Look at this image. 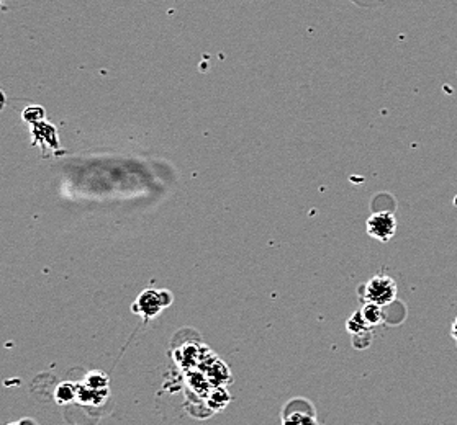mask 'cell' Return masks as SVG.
<instances>
[{
	"instance_id": "1",
	"label": "cell",
	"mask_w": 457,
	"mask_h": 425,
	"mask_svg": "<svg viewBox=\"0 0 457 425\" xmlns=\"http://www.w3.org/2000/svg\"><path fill=\"white\" fill-rule=\"evenodd\" d=\"M362 298L367 303H376L379 306H388L397 298V283L388 275H376L366 283Z\"/></svg>"
},
{
	"instance_id": "2",
	"label": "cell",
	"mask_w": 457,
	"mask_h": 425,
	"mask_svg": "<svg viewBox=\"0 0 457 425\" xmlns=\"http://www.w3.org/2000/svg\"><path fill=\"white\" fill-rule=\"evenodd\" d=\"M366 229L372 239L388 243L397 233V218L390 211H377L367 219Z\"/></svg>"
},
{
	"instance_id": "3",
	"label": "cell",
	"mask_w": 457,
	"mask_h": 425,
	"mask_svg": "<svg viewBox=\"0 0 457 425\" xmlns=\"http://www.w3.org/2000/svg\"><path fill=\"white\" fill-rule=\"evenodd\" d=\"M282 425H318L312 402H307L302 409H292L287 404L282 414Z\"/></svg>"
},
{
	"instance_id": "4",
	"label": "cell",
	"mask_w": 457,
	"mask_h": 425,
	"mask_svg": "<svg viewBox=\"0 0 457 425\" xmlns=\"http://www.w3.org/2000/svg\"><path fill=\"white\" fill-rule=\"evenodd\" d=\"M362 313V318H364V321L367 322L369 327H376V325L382 324L383 321V309L382 306L376 303H366L364 306L361 309Z\"/></svg>"
},
{
	"instance_id": "5",
	"label": "cell",
	"mask_w": 457,
	"mask_h": 425,
	"mask_svg": "<svg viewBox=\"0 0 457 425\" xmlns=\"http://www.w3.org/2000/svg\"><path fill=\"white\" fill-rule=\"evenodd\" d=\"M346 327H348V332L351 335H357V334H362V332H367V330H371L369 325H367V322L364 321V318H362L361 311H356L353 316L346 321Z\"/></svg>"
},
{
	"instance_id": "6",
	"label": "cell",
	"mask_w": 457,
	"mask_h": 425,
	"mask_svg": "<svg viewBox=\"0 0 457 425\" xmlns=\"http://www.w3.org/2000/svg\"><path fill=\"white\" fill-rule=\"evenodd\" d=\"M45 118V110L40 107H28L23 112V120L30 123H38Z\"/></svg>"
},
{
	"instance_id": "7",
	"label": "cell",
	"mask_w": 457,
	"mask_h": 425,
	"mask_svg": "<svg viewBox=\"0 0 457 425\" xmlns=\"http://www.w3.org/2000/svg\"><path fill=\"white\" fill-rule=\"evenodd\" d=\"M5 103H7V98H5V93L2 91H0V112H2V110H4Z\"/></svg>"
},
{
	"instance_id": "8",
	"label": "cell",
	"mask_w": 457,
	"mask_h": 425,
	"mask_svg": "<svg viewBox=\"0 0 457 425\" xmlns=\"http://www.w3.org/2000/svg\"><path fill=\"white\" fill-rule=\"evenodd\" d=\"M451 335H453V339L456 340V344H457V318H456V321L453 324V330H451Z\"/></svg>"
},
{
	"instance_id": "9",
	"label": "cell",
	"mask_w": 457,
	"mask_h": 425,
	"mask_svg": "<svg viewBox=\"0 0 457 425\" xmlns=\"http://www.w3.org/2000/svg\"><path fill=\"white\" fill-rule=\"evenodd\" d=\"M4 4V0H0V5H2Z\"/></svg>"
}]
</instances>
